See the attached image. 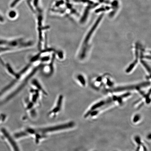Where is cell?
I'll list each match as a JSON object with an SVG mask.
<instances>
[{
    "mask_svg": "<svg viewBox=\"0 0 151 151\" xmlns=\"http://www.w3.org/2000/svg\"><path fill=\"white\" fill-rule=\"evenodd\" d=\"M75 125L74 123L73 122H70L67 123V124H60L54 126H51L42 129H39L40 131L41 132V133L44 134L47 133H50V132H54L61 131V130H64L72 128Z\"/></svg>",
    "mask_w": 151,
    "mask_h": 151,
    "instance_id": "obj_1",
    "label": "cell"
},
{
    "mask_svg": "<svg viewBox=\"0 0 151 151\" xmlns=\"http://www.w3.org/2000/svg\"><path fill=\"white\" fill-rule=\"evenodd\" d=\"M63 97L62 96H60L58 98L57 103L55 107L50 112V115H55L60 110L61 108V105L63 101Z\"/></svg>",
    "mask_w": 151,
    "mask_h": 151,
    "instance_id": "obj_2",
    "label": "cell"
},
{
    "mask_svg": "<svg viewBox=\"0 0 151 151\" xmlns=\"http://www.w3.org/2000/svg\"><path fill=\"white\" fill-rule=\"evenodd\" d=\"M32 83L37 88L38 90L42 92V93L44 94H46V92L45 91L44 89H43L42 86L40 83L37 80H34L32 81Z\"/></svg>",
    "mask_w": 151,
    "mask_h": 151,
    "instance_id": "obj_3",
    "label": "cell"
},
{
    "mask_svg": "<svg viewBox=\"0 0 151 151\" xmlns=\"http://www.w3.org/2000/svg\"><path fill=\"white\" fill-rule=\"evenodd\" d=\"M4 22V19L0 13V22L3 23Z\"/></svg>",
    "mask_w": 151,
    "mask_h": 151,
    "instance_id": "obj_4",
    "label": "cell"
}]
</instances>
